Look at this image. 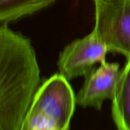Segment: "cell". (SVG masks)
<instances>
[{
  "instance_id": "5b68a950",
  "label": "cell",
  "mask_w": 130,
  "mask_h": 130,
  "mask_svg": "<svg viewBox=\"0 0 130 130\" xmlns=\"http://www.w3.org/2000/svg\"><path fill=\"white\" fill-rule=\"evenodd\" d=\"M120 64L103 62L92 68L85 76L84 84L76 96V103L101 110L106 100H112L120 75Z\"/></svg>"
},
{
  "instance_id": "6da1fadb",
  "label": "cell",
  "mask_w": 130,
  "mask_h": 130,
  "mask_svg": "<svg viewBox=\"0 0 130 130\" xmlns=\"http://www.w3.org/2000/svg\"><path fill=\"white\" fill-rule=\"evenodd\" d=\"M0 25V130H20L40 87V68L29 38Z\"/></svg>"
},
{
  "instance_id": "8992f818",
  "label": "cell",
  "mask_w": 130,
  "mask_h": 130,
  "mask_svg": "<svg viewBox=\"0 0 130 130\" xmlns=\"http://www.w3.org/2000/svg\"><path fill=\"white\" fill-rule=\"evenodd\" d=\"M111 101L112 116L118 130H130V57L121 70Z\"/></svg>"
},
{
  "instance_id": "277c9868",
  "label": "cell",
  "mask_w": 130,
  "mask_h": 130,
  "mask_svg": "<svg viewBox=\"0 0 130 130\" xmlns=\"http://www.w3.org/2000/svg\"><path fill=\"white\" fill-rule=\"evenodd\" d=\"M108 52L107 45L92 31L88 35L73 41L60 52L57 62L59 73L68 80L85 77L95 64L107 61Z\"/></svg>"
},
{
  "instance_id": "3957f363",
  "label": "cell",
  "mask_w": 130,
  "mask_h": 130,
  "mask_svg": "<svg viewBox=\"0 0 130 130\" xmlns=\"http://www.w3.org/2000/svg\"><path fill=\"white\" fill-rule=\"evenodd\" d=\"M95 21L93 31L109 52L130 57V0H93Z\"/></svg>"
},
{
  "instance_id": "7a4b0ae2",
  "label": "cell",
  "mask_w": 130,
  "mask_h": 130,
  "mask_svg": "<svg viewBox=\"0 0 130 130\" xmlns=\"http://www.w3.org/2000/svg\"><path fill=\"white\" fill-rule=\"evenodd\" d=\"M75 104L69 80L55 74L40 86L20 130H69Z\"/></svg>"
},
{
  "instance_id": "52a82bcc",
  "label": "cell",
  "mask_w": 130,
  "mask_h": 130,
  "mask_svg": "<svg viewBox=\"0 0 130 130\" xmlns=\"http://www.w3.org/2000/svg\"><path fill=\"white\" fill-rule=\"evenodd\" d=\"M56 0H0V25L37 12Z\"/></svg>"
}]
</instances>
